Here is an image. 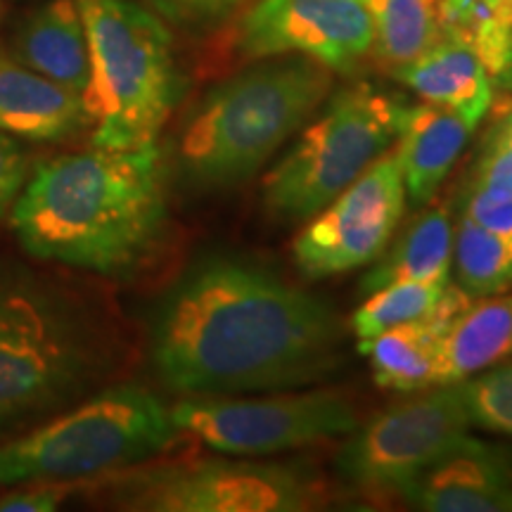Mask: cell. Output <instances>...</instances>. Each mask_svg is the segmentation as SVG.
Segmentation results:
<instances>
[{
    "mask_svg": "<svg viewBox=\"0 0 512 512\" xmlns=\"http://www.w3.org/2000/svg\"><path fill=\"white\" fill-rule=\"evenodd\" d=\"M344 325L328 302L238 256H207L155 313L150 358L181 396L297 389L339 363Z\"/></svg>",
    "mask_w": 512,
    "mask_h": 512,
    "instance_id": "6da1fadb",
    "label": "cell"
},
{
    "mask_svg": "<svg viewBox=\"0 0 512 512\" xmlns=\"http://www.w3.org/2000/svg\"><path fill=\"white\" fill-rule=\"evenodd\" d=\"M157 145L60 155L27 178L10 226L27 254L107 278L136 273L169 228Z\"/></svg>",
    "mask_w": 512,
    "mask_h": 512,
    "instance_id": "7a4b0ae2",
    "label": "cell"
},
{
    "mask_svg": "<svg viewBox=\"0 0 512 512\" xmlns=\"http://www.w3.org/2000/svg\"><path fill=\"white\" fill-rule=\"evenodd\" d=\"M200 100L178 138V164L192 185L233 188L302 128L332 91V72L302 55L256 60Z\"/></svg>",
    "mask_w": 512,
    "mask_h": 512,
    "instance_id": "3957f363",
    "label": "cell"
},
{
    "mask_svg": "<svg viewBox=\"0 0 512 512\" xmlns=\"http://www.w3.org/2000/svg\"><path fill=\"white\" fill-rule=\"evenodd\" d=\"M98 363L74 299L31 266L0 259V441L79 401Z\"/></svg>",
    "mask_w": 512,
    "mask_h": 512,
    "instance_id": "277c9868",
    "label": "cell"
},
{
    "mask_svg": "<svg viewBox=\"0 0 512 512\" xmlns=\"http://www.w3.org/2000/svg\"><path fill=\"white\" fill-rule=\"evenodd\" d=\"M178 439L157 394L119 384L0 441V489L91 482L147 463Z\"/></svg>",
    "mask_w": 512,
    "mask_h": 512,
    "instance_id": "5b68a950",
    "label": "cell"
},
{
    "mask_svg": "<svg viewBox=\"0 0 512 512\" xmlns=\"http://www.w3.org/2000/svg\"><path fill=\"white\" fill-rule=\"evenodd\" d=\"M88 38L91 76L83 91L93 145L138 150L157 145L181 100L174 38L155 12L131 0H76Z\"/></svg>",
    "mask_w": 512,
    "mask_h": 512,
    "instance_id": "8992f818",
    "label": "cell"
},
{
    "mask_svg": "<svg viewBox=\"0 0 512 512\" xmlns=\"http://www.w3.org/2000/svg\"><path fill=\"white\" fill-rule=\"evenodd\" d=\"M399 100L370 83L342 88L299 133L261 181V200L273 219L304 223L328 207L370 164L396 143Z\"/></svg>",
    "mask_w": 512,
    "mask_h": 512,
    "instance_id": "52a82bcc",
    "label": "cell"
},
{
    "mask_svg": "<svg viewBox=\"0 0 512 512\" xmlns=\"http://www.w3.org/2000/svg\"><path fill=\"white\" fill-rule=\"evenodd\" d=\"M112 505L140 512H299L318 501L297 470L254 460H190L100 477Z\"/></svg>",
    "mask_w": 512,
    "mask_h": 512,
    "instance_id": "ba28073f",
    "label": "cell"
},
{
    "mask_svg": "<svg viewBox=\"0 0 512 512\" xmlns=\"http://www.w3.org/2000/svg\"><path fill=\"white\" fill-rule=\"evenodd\" d=\"M181 434L226 456H273L347 437L358 427L356 406L337 392L271 396H183L169 408Z\"/></svg>",
    "mask_w": 512,
    "mask_h": 512,
    "instance_id": "9c48e42d",
    "label": "cell"
},
{
    "mask_svg": "<svg viewBox=\"0 0 512 512\" xmlns=\"http://www.w3.org/2000/svg\"><path fill=\"white\" fill-rule=\"evenodd\" d=\"M470 427L460 384L427 387L356 427L339 451L337 472L366 494H401L463 446L472 437Z\"/></svg>",
    "mask_w": 512,
    "mask_h": 512,
    "instance_id": "30bf717a",
    "label": "cell"
},
{
    "mask_svg": "<svg viewBox=\"0 0 512 512\" xmlns=\"http://www.w3.org/2000/svg\"><path fill=\"white\" fill-rule=\"evenodd\" d=\"M403 209L406 185L392 147L328 207L304 221L292 242L294 264L309 280L373 264L394 238Z\"/></svg>",
    "mask_w": 512,
    "mask_h": 512,
    "instance_id": "8fae6325",
    "label": "cell"
},
{
    "mask_svg": "<svg viewBox=\"0 0 512 512\" xmlns=\"http://www.w3.org/2000/svg\"><path fill=\"white\" fill-rule=\"evenodd\" d=\"M375 31L363 0H254L235 29L245 60L302 55L351 74L373 53Z\"/></svg>",
    "mask_w": 512,
    "mask_h": 512,
    "instance_id": "7c38bea8",
    "label": "cell"
},
{
    "mask_svg": "<svg viewBox=\"0 0 512 512\" xmlns=\"http://www.w3.org/2000/svg\"><path fill=\"white\" fill-rule=\"evenodd\" d=\"M399 496L427 512H512V465L503 451L470 437Z\"/></svg>",
    "mask_w": 512,
    "mask_h": 512,
    "instance_id": "4fadbf2b",
    "label": "cell"
},
{
    "mask_svg": "<svg viewBox=\"0 0 512 512\" xmlns=\"http://www.w3.org/2000/svg\"><path fill=\"white\" fill-rule=\"evenodd\" d=\"M91 124L83 95L31 72L0 48V133L57 143Z\"/></svg>",
    "mask_w": 512,
    "mask_h": 512,
    "instance_id": "5bb4252c",
    "label": "cell"
},
{
    "mask_svg": "<svg viewBox=\"0 0 512 512\" xmlns=\"http://www.w3.org/2000/svg\"><path fill=\"white\" fill-rule=\"evenodd\" d=\"M470 304V294L448 283L439 304L427 316L396 325L370 339H358V351L370 361L377 387L403 394L432 387V363L439 339L451 320Z\"/></svg>",
    "mask_w": 512,
    "mask_h": 512,
    "instance_id": "9a60e30c",
    "label": "cell"
},
{
    "mask_svg": "<svg viewBox=\"0 0 512 512\" xmlns=\"http://www.w3.org/2000/svg\"><path fill=\"white\" fill-rule=\"evenodd\" d=\"M472 128L444 107L399 105L394 152L399 159L406 197L415 207L430 204L465 150Z\"/></svg>",
    "mask_w": 512,
    "mask_h": 512,
    "instance_id": "2e32d148",
    "label": "cell"
},
{
    "mask_svg": "<svg viewBox=\"0 0 512 512\" xmlns=\"http://www.w3.org/2000/svg\"><path fill=\"white\" fill-rule=\"evenodd\" d=\"M5 50L31 72L81 95L86 91L91 60L76 0H48L46 5L29 12L12 31Z\"/></svg>",
    "mask_w": 512,
    "mask_h": 512,
    "instance_id": "e0dca14e",
    "label": "cell"
},
{
    "mask_svg": "<svg viewBox=\"0 0 512 512\" xmlns=\"http://www.w3.org/2000/svg\"><path fill=\"white\" fill-rule=\"evenodd\" d=\"M396 79L430 105L458 114L475 131L494 107V79L479 57L439 36L425 53L396 69Z\"/></svg>",
    "mask_w": 512,
    "mask_h": 512,
    "instance_id": "ac0fdd59",
    "label": "cell"
},
{
    "mask_svg": "<svg viewBox=\"0 0 512 512\" xmlns=\"http://www.w3.org/2000/svg\"><path fill=\"white\" fill-rule=\"evenodd\" d=\"M512 356V294H494L460 311L439 339L432 387L460 384Z\"/></svg>",
    "mask_w": 512,
    "mask_h": 512,
    "instance_id": "d6986e66",
    "label": "cell"
},
{
    "mask_svg": "<svg viewBox=\"0 0 512 512\" xmlns=\"http://www.w3.org/2000/svg\"><path fill=\"white\" fill-rule=\"evenodd\" d=\"M453 221L446 207L422 211L387 254L363 278L361 290L373 292L396 280H451Z\"/></svg>",
    "mask_w": 512,
    "mask_h": 512,
    "instance_id": "ffe728a7",
    "label": "cell"
},
{
    "mask_svg": "<svg viewBox=\"0 0 512 512\" xmlns=\"http://www.w3.org/2000/svg\"><path fill=\"white\" fill-rule=\"evenodd\" d=\"M441 36L472 50L491 79L501 81L512 62V0H441Z\"/></svg>",
    "mask_w": 512,
    "mask_h": 512,
    "instance_id": "44dd1931",
    "label": "cell"
},
{
    "mask_svg": "<svg viewBox=\"0 0 512 512\" xmlns=\"http://www.w3.org/2000/svg\"><path fill=\"white\" fill-rule=\"evenodd\" d=\"M373 22V55L389 72L406 67L441 36V0H363Z\"/></svg>",
    "mask_w": 512,
    "mask_h": 512,
    "instance_id": "7402d4cb",
    "label": "cell"
},
{
    "mask_svg": "<svg viewBox=\"0 0 512 512\" xmlns=\"http://www.w3.org/2000/svg\"><path fill=\"white\" fill-rule=\"evenodd\" d=\"M451 266H456V285L472 299L512 290V245L465 216L453 228Z\"/></svg>",
    "mask_w": 512,
    "mask_h": 512,
    "instance_id": "603a6c76",
    "label": "cell"
},
{
    "mask_svg": "<svg viewBox=\"0 0 512 512\" xmlns=\"http://www.w3.org/2000/svg\"><path fill=\"white\" fill-rule=\"evenodd\" d=\"M451 280H396L368 292V299L351 313L349 328L356 339H370L380 332L427 316L439 304Z\"/></svg>",
    "mask_w": 512,
    "mask_h": 512,
    "instance_id": "cb8c5ba5",
    "label": "cell"
},
{
    "mask_svg": "<svg viewBox=\"0 0 512 512\" xmlns=\"http://www.w3.org/2000/svg\"><path fill=\"white\" fill-rule=\"evenodd\" d=\"M472 425L512 437V366H494L460 382Z\"/></svg>",
    "mask_w": 512,
    "mask_h": 512,
    "instance_id": "d4e9b609",
    "label": "cell"
},
{
    "mask_svg": "<svg viewBox=\"0 0 512 512\" xmlns=\"http://www.w3.org/2000/svg\"><path fill=\"white\" fill-rule=\"evenodd\" d=\"M150 10L166 24L185 31H207L226 24L252 0H147Z\"/></svg>",
    "mask_w": 512,
    "mask_h": 512,
    "instance_id": "484cf974",
    "label": "cell"
},
{
    "mask_svg": "<svg viewBox=\"0 0 512 512\" xmlns=\"http://www.w3.org/2000/svg\"><path fill=\"white\" fill-rule=\"evenodd\" d=\"M463 216L512 245V195L467 183L463 195Z\"/></svg>",
    "mask_w": 512,
    "mask_h": 512,
    "instance_id": "4316f807",
    "label": "cell"
},
{
    "mask_svg": "<svg viewBox=\"0 0 512 512\" xmlns=\"http://www.w3.org/2000/svg\"><path fill=\"white\" fill-rule=\"evenodd\" d=\"M29 178V155L17 138L0 133V221L10 216L12 204Z\"/></svg>",
    "mask_w": 512,
    "mask_h": 512,
    "instance_id": "83f0119b",
    "label": "cell"
},
{
    "mask_svg": "<svg viewBox=\"0 0 512 512\" xmlns=\"http://www.w3.org/2000/svg\"><path fill=\"white\" fill-rule=\"evenodd\" d=\"M74 491V484H22L0 494V512H50Z\"/></svg>",
    "mask_w": 512,
    "mask_h": 512,
    "instance_id": "f1b7e54d",
    "label": "cell"
},
{
    "mask_svg": "<svg viewBox=\"0 0 512 512\" xmlns=\"http://www.w3.org/2000/svg\"><path fill=\"white\" fill-rule=\"evenodd\" d=\"M470 183L512 195V150L498 140L484 136L482 152L477 157Z\"/></svg>",
    "mask_w": 512,
    "mask_h": 512,
    "instance_id": "f546056e",
    "label": "cell"
},
{
    "mask_svg": "<svg viewBox=\"0 0 512 512\" xmlns=\"http://www.w3.org/2000/svg\"><path fill=\"white\" fill-rule=\"evenodd\" d=\"M486 136L498 140V143H503L508 150H512V98L498 102L494 121H491Z\"/></svg>",
    "mask_w": 512,
    "mask_h": 512,
    "instance_id": "4dcf8cb0",
    "label": "cell"
},
{
    "mask_svg": "<svg viewBox=\"0 0 512 512\" xmlns=\"http://www.w3.org/2000/svg\"><path fill=\"white\" fill-rule=\"evenodd\" d=\"M498 83H501V86H503V88H508V91H512V62H510L508 72H505V74H503V79H501V81H498Z\"/></svg>",
    "mask_w": 512,
    "mask_h": 512,
    "instance_id": "1f68e13d",
    "label": "cell"
},
{
    "mask_svg": "<svg viewBox=\"0 0 512 512\" xmlns=\"http://www.w3.org/2000/svg\"><path fill=\"white\" fill-rule=\"evenodd\" d=\"M0 15H3V0H0Z\"/></svg>",
    "mask_w": 512,
    "mask_h": 512,
    "instance_id": "d6a6232c",
    "label": "cell"
}]
</instances>
